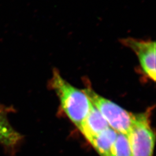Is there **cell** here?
Segmentation results:
<instances>
[{"mask_svg": "<svg viewBox=\"0 0 156 156\" xmlns=\"http://www.w3.org/2000/svg\"><path fill=\"white\" fill-rule=\"evenodd\" d=\"M110 156H132L126 135L117 133V137L112 147Z\"/></svg>", "mask_w": 156, "mask_h": 156, "instance_id": "ba28073f", "label": "cell"}, {"mask_svg": "<svg viewBox=\"0 0 156 156\" xmlns=\"http://www.w3.org/2000/svg\"><path fill=\"white\" fill-rule=\"evenodd\" d=\"M50 86L57 96L62 111L79 131L92 105L89 97L82 90L67 82L56 69L53 73Z\"/></svg>", "mask_w": 156, "mask_h": 156, "instance_id": "6da1fadb", "label": "cell"}, {"mask_svg": "<svg viewBox=\"0 0 156 156\" xmlns=\"http://www.w3.org/2000/svg\"><path fill=\"white\" fill-rule=\"evenodd\" d=\"M150 112L135 114L134 121L127 135L132 156H153L156 141L151 126Z\"/></svg>", "mask_w": 156, "mask_h": 156, "instance_id": "3957f363", "label": "cell"}, {"mask_svg": "<svg viewBox=\"0 0 156 156\" xmlns=\"http://www.w3.org/2000/svg\"><path fill=\"white\" fill-rule=\"evenodd\" d=\"M117 133L109 127L90 139L88 142L100 156H110L112 147L117 137Z\"/></svg>", "mask_w": 156, "mask_h": 156, "instance_id": "52a82bcc", "label": "cell"}, {"mask_svg": "<svg viewBox=\"0 0 156 156\" xmlns=\"http://www.w3.org/2000/svg\"><path fill=\"white\" fill-rule=\"evenodd\" d=\"M12 111V108L0 104V144L10 153L16 150L23 138L9 121L8 115Z\"/></svg>", "mask_w": 156, "mask_h": 156, "instance_id": "5b68a950", "label": "cell"}, {"mask_svg": "<svg viewBox=\"0 0 156 156\" xmlns=\"http://www.w3.org/2000/svg\"><path fill=\"white\" fill-rule=\"evenodd\" d=\"M82 90L106 120L109 127L117 133L127 135L133 123L135 114L98 94L90 87Z\"/></svg>", "mask_w": 156, "mask_h": 156, "instance_id": "7a4b0ae2", "label": "cell"}, {"mask_svg": "<svg viewBox=\"0 0 156 156\" xmlns=\"http://www.w3.org/2000/svg\"><path fill=\"white\" fill-rule=\"evenodd\" d=\"M122 44L134 51L138 57L140 66L147 78L156 80V42L133 38H124Z\"/></svg>", "mask_w": 156, "mask_h": 156, "instance_id": "277c9868", "label": "cell"}, {"mask_svg": "<svg viewBox=\"0 0 156 156\" xmlns=\"http://www.w3.org/2000/svg\"><path fill=\"white\" fill-rule=\"evenodd\" d=\"M109 127L106 120L92 104L89 112L85 118L79 131L88 141Z\"/></svg>", "mask_w": 156, "mask_h": 156, "instance_id": "8992f818", "label": "cell"}]
</instances>
